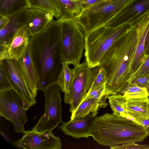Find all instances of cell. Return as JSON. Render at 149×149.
I'll list each match as a JSON object with an SVG mask.
<instances>
[{
    "mask_svg": "<svg viewBox=\"0 0 149 149\" xmlns=\"http://www.w3.org/2000/svg\"><path fill=\"white\" fill-rule=\"evenodd\" d=\"M61 23L53 20L41 32L31 36L28 44L38 79V90L57 84L63 68L61 44Z\"/></svg>",
    "mask_w": 149,
    "mask_h": 149,
    "instance_id": "1",
    "label": "cell"
},
{
    "mask_svg": "<svg viewBox=\"0 0 149 149\" xmlns=\"http://www.w3.org/2000/svg\"><path fill=\"white\" fill-rule=\"evenodd\" d=\"M137 36L136 22L112 45L100 61L99 68H104L107 73L104 95L106 98L120 93L127 83Z\"/></svg>",
    "mask_w": 149,
    "mask_h": 149,
    "instance_id": "2",
    "label": "cell"
},
{
    "mask_svg": "<svg viewBox=\"0 0 149 149\" xmlns=\"http://www.w3.org/2000/svg\"><path fill=\"white\" fill-rule=\"evenodd\" d=\"M148 136V128L113 113L97 117L90 134L94 141L111 149H125L136 142H142Z\"/></svg>",
    "mask_w": 149,
    "mask_h": 149,
    "instance_id": "3",
    "label": "cell"
},
{
    "mask_svg": "<svg viewBox=\"0 0 149 149\" xmlns=\"http://www.w3.org/2000/svg\"><path fill=\"white\" fill-rule=\"evenodd\" d=\"M61 44L63 63L75 66L80 64L85 49L86 30L75 17H60Z\"/></svg>",
    "mask_w": 149,
    "mask_h": 149,
    "instance_id": "4",
    "label": "cell"
},
{
    "mask_svg": "<svg viewBox=\"0 0 149 149\" xmlns=\"http://www.w3.org/2000/svg\"><path fill=\"white\" fill-rule=\"evenodd\" d=\"M134 24L128 22L116 27L103 26L87 34L84 56L89 67L99 66L108 50Z\"/></svg>",
    "mask_w": 149,
    "mask_h": 149,
    "instance_id": "5",
    "label": "cell"
},
{
    "mask_svg": "<svg viewBox=\"0 0 149 149\" xmlns=\"http://www.w3.org/2000/svg\"><path fill=\"white\" fill-rule=\"evenodd\" d=\"M132 0H102L84 9L75 17L88 34L105 26Z\"/></svg>",
    "mask_w": 149,
    "mask_h": 149,
    "instance_id": "6",
    "label": "cell"
},
{
    "mask_svg": "<svg viewBox=\"0 0 149 149\" xmlns=\"http://www.w3.org/2000/svg\"><path fill=\"white\" fill-rule=\"evenodd\" d=\"M69 91L64 94L65 103L72 113L80 104L91 88L98 72L99 66L91 68L85 61L74 66Z\"/></svg>",
    "mask_w": 149,
    "mask_h": 149,
    "instance_id": "7",
    "label": "cell"
},
{
    "mask_svg": "<svg viewBox=\"0 0 149 149\" xmlns=\"http://www.w3.org/2000/svg\"><path fill=\"white\" fill-rule=\"evenodd\" d=\"M29 109L14 88L0 93V116L13 124L16 133L26 131L24 126L27 121L26 111Z\"/></svg>",
    "mask_w": 149,
    "mask_h": 149,
    "instance_id": "8",
    "label": "cell"
},
{
    "mask_svg": "<svg viewBox=\"0 0 149 149\" xmlns=\"http://www.w3.org/2000/svg\"><path fill=\"white\" fill-rule=\"evenodd\" d=\"M61 91L58 85L55 84L43 91L45 98V112L32 130L38 132L52 131L59 123H63L61 117Z\"/></svg>",
    "mask_w": 149,
    "mask_h": 149,
    "instance_id": "9",
    "label": "cell"
},
{
    "mask_svg": "<svg viewBox=\"0 0 149 149\" xmlns=\"http://www.w3.org/2000/svg\"><path fill=\"white\" fill-rule=\"evenodd\" d=\"M22 138L14 143L17 147L24 149H61L62 143L58 137L52 131L38 132L32 130L23 133Z\"/></svg>",
    "mask_w": 149,
    "mask_h": 149,
    "instance_id": "10",
    "label": "cell"
},
{
    "mask_svg": "<svg viewBox=\"0 0 149 149\" xmlns=\"http://www.w3.org/2000/svg\"><path fill=\"white\" fill-rule=\"evenodd\" d=\"M3 64L14 88L30 108L36 103V98L31 92L22 72L18 61L14 59L0 60Z\"/></svg>",
    "mask_w": 149,
    "mask_h": 149,
    "instance_id": "11",
    "label": "cell"
},
{
    "mask_svg": "<svg viewBox=\"0 0 149 149\" xmlns=\"http://www.w3.org/2000/svg\"><path fill=\"white\" fill-rule=\"evenodd\" d=\"M34 10L35 8L28 7L8 16V22L3 27L0 29V48L8 45L17 32L28 24Z\"/></svg>",
    "mask_w": 149,
    "mask_h": 149,
    "instance_id": "12",
    "label": "cell"
},
{
    "mask_svg": "<svg viewBox=\"0 0 149 149\" xmlns=\"http://www.w3.org/2000/svg\"><path fill=\"white\" fill-rule=\"evenodd\" d=\"M149 11V0H132L106 25L116 27L128 22L136 23Z\"/></svg>",
    "mask_w": 149,
    "mask_h": 149,
    "instance_id": "13",
    "label": "cell"
},
{
    "mask_svg": "<svg viewBox=\"0 0 149 149\" xmlns=\"http://www.w3.org/2000/svg\"><path fill=\"white\" fill-rule=\"evenodd\" d=\"M136 24L137 40L130 65L129 77L138 69L146 57L144 49L146 38L149 29V11L136 22Z\"/></svg>",
    "mask_w": 149,
    "mask_h": 149,
    "instance_id": "14",
    "label": "cell"
},
{
    "mask_svg": "<svg viewBox=\"0 0 149 149\" xmlns=\"http://www.w3.org/2000/svg\"><path fill=\"white\" fill-rule=\"evenodd\" d=\"M31 36L27 25L20 28L8 45L0 48V60L20 58L25 51Z\"/></svg>",
    "mask_w": 149,
    "mask_h": 149,
    "instance_id": "15",
    "label": "cell"
},
{
    "mask_svg": "<svg viewBox=\"0 0 149 149\" xmlns=\"http://www.w3.org/2000/svg\"><path fill=\"white\" fill-rule=\"evenodd\" d=\"M97 117L96 116L89 114L78 120L63 122L59 128L66 135L73 137L87 138L90 136L93 123Z\"/></svg>",
    "mask_w": 149,
    "mask_h": 149,
    "instance_id": "16",
    "label": "cell"
},
{
    "mask_svg": "<svg viewBox=\"0 0 149 149\" xmlns=\"http://www.w3.org/2000/svg\"><path fill=\"white\" fill-rule=\"evenodd\" d=\"M17 60L28 88L36 98L38 90V79L32 60L28 44L23 55Z\"/></svg>",
    "mask_w": 149,
    "mask_h": 149,
    "instance_id": "17",
    "label": "cell"
},
{
    "mask_svg": "<svg viewBox=\"0 0 149 149\" xmlns=\"http://www.w3.org/2000/svg\"><path fill=\"white\" fill-rule=\"evenodd\" d=\"M106 100L104 97L101 99L91 98L83 102L71 113L70 120H78L91 113L96 116L100 109L105 108L107 105Z\"/></svg>",
    "mask_w": 149,
    "mask_h": 149,
    "instance_id": "18",
    "label": "cell"
},
{
    "mask_svg": "<svg viewBox=\"0 0 149 149\" xmlns=\"http://www.w3.org/2000/svg\"><path fill=\"white\" fill-rule=\"evenodd\" d=\"M54 17L52 14L48 11L35 8L32 17L27 24L31 36L44 30L54 20Z\"/></svg>",
    "mask_w": 149,
    "mask_h": 149,
    "instance_id": "19",
    "label": "cell"
},
{
    "mask_svg": "<svg viewBox=\"0 0 149 149\" xmlns=\"http://www.w3.org/2000/svg\"><path fill=\"white\" fill-rule=\"evenodd\" d=\"M126 110L128 116V118L132 119L135 117L149 118L148 97L126 99Z\"/></svg>",
    "mask_w": 149,
    "mask_h": 149,
    "instance_id": "20",
    "label": "cell"
},
{
    "mask_svg": "<svg viewBox=\"0 0 149 149\" xmlns=\"http://www.w3.org/2000/svg\"><path fill=\"white\" fill-rule=\"evenodd\" d=\"M59 10L60 17H75L82 10L79 1L72 0H51Z\"/></svg>",
    "mask_w": 149,
    "mask_h": 149,
    "instance_id": "21",
    "label": "cell"
},
{
    "mask_svg": "<svg viewBox=\"0 0 149 149\" xmlns=\"http://www.w3.org/2000/svg\"><path fill=\"white\" fill-rule=\"evenodd\" d=\"M28 7L27 0H0V15L9 16Z\"/></svg>",
    "mask_w": 149,
    "mask_h": 149,
    "instance_id": "22",
    "label": "cell"
},
{
    "mask_svg": "<svg viewBox=\"0 0 149 149\" xmlns=\"http://www.w3.org/2000/svg\"><path fill=\"white\" fill-rule=\"evenodd\" d=\"M111 108L114 114L128 118L126 110V99L123 95L116 93L108 97Z\"/></svg>",
    "mask_w": 149,
    "mask_h": 149,
    "instance_id": "23",
    "label": "cell"
},
{
    "mask_svg": "<svg viewBox=\"0 0 149 149\" xmlns=\"http://www.w3.org/2000/svg\"><path fill=\"white\" fill-rule=\"evenodd\" d=\"M126 99L139 98L149 96L148 89L140 87L132 82L127 83L120 93Z\"/></svg>",
    "mask_w": 149,
    "mask_h": 149,
    "instance_id": "24",
    "label": "cell"
},
{
    "mask_svg": "<svg viewBox=\"0 0 149 149\" xmlns=\"http://www.w3.org/2000/svg\"><path fill=\"white\" fill-rule=\"evenodd\" d=\"M69 64L63 63V69L58 79L57 84L64 94H67L73 75V69L69 67Z\"/></svg>",
    "mask_w": 149,
    "mask_h": 149,
    "instance_id": "25",
    "label": "cell"
},
{
    "mask_svg": "<svg viewBox=\"0 0 149 149\" xmlns=\"http://www.w3.org/2000/svg\"><path fill=\"white\" fill-rule=\"evenodd\" d=\"M30 7L37 8L51 13L57 19L60 17V12L51 0H27Z\"/></svg>",
    "mask_w": 149,
    "mask_h": 149,
    "instance_id": "26",
    "label": "cell"
},
{
    "mask_svg": "<svg viewBox=\"0 0 149 149\" xmlns=\"http://www.w3.org/2000/svg\"><path fill=\"white\" fill-rule=\"evenodd\" d=\"M14 88L2 63L0 61V93Z\"/></svg>",
    "mask_w": 149,
    "mask_h": 149,
    "instance_id": "27",
    "label": "cell"
},
{
    "mask_svg": "<svg viewBox=\"0 0 149 149\" xmlns=\"http://www.w3.org/2000/svg\"><path fill=\"white\" fill-rule=\"evenodd\" d=\"M149 72V54L136 71L127 80V82L130 83L144 74Z\"/></svg>",
    "mask_w": 149,
    "mask_h": 149,
    "instance_id": "28",
    "label": "cell"
},
{
    "mask_svg": "<svg viewBox=\"0 0 149 149\" xmlns=\"http://www.w3.org/2000/svg\"><path fill=\"white\" fill-rule=\"evenodd\" d=\"M107 72L104 68H99L97 74L88 91H91L104 84H106L107 82Z\"/></svg>",
    "mask_w": 149,
    "mask_h": 149,
    "instance_id": "29",
    "label": "cell"
},
{
    "mask_svg": "<svg viewBox=\"0 0 149 149\" xmlns=\"http://www.w3.org/2000/svg\"><path fill=\"white\" fill-rule=\"evenodd\" d=\"M106 86V84H104L91 91L88 92L81 103L90 98L101 99L104 97L103 96Z\"/></svg>",
    "mask_w": 149,
    "mask_h": 149,
    "instance_id": "30",
    "label": "cell"
},
{
    "mask_svg": "<svg viewBox=\"0 0 149 149\" xmlns=\"http://www.w3.org/2000/svg\"><path fill=\"white\" fill-rule=\"evenodd\" d=\"M131 82L147 89L149 88V72L146 73L134 80Z\"/></svg>",
    "mask_w": 149,
    "mask_h": 149,
    "instance_id": "31",
    "label": "cell"
},
{
    "mask_svg": "<svg viewBox=\"0 0 149 149\" xmlns=\"http://www.w3.org/2000/svg\"><path fill=\"white\" fill-rule=\"evenodd\" d=\"M132 119L146 128L149 127V118L142 117H135Z\"/></svg>",
    "mask_w": 149,
    "mask_h": 149,
    "instance_id": "32",
    "label": "cell"
},
{
    "mask_svg": "<svg viewBox=\"0 0 149 149\" xmlns=\"http://www.w3.org/2000/svg\"><path fill=\"white\" fill-rule=\"evenodd\" d=\"M102 0H79L83 10L89 6Z\"/></svg>",
    "mask_w": 149,
    "mask_h": 149,
    "instance_id": "33",
    "label": "cell"
},
{
    "mask_svg": "<svg viewBox=\"0 0 149 149\" xmlns=\"http://www.w3.org/2000/svg\"><path fill=\"white\" fill-rule=\"evenodd\" d=\"M144 53L146 56L149 54V29L146 38L145 45Z\"/></svg>",
    "mask_w": 149,
    "mask_h": 149,
    "instance_id": "34",
    "label": "cell"
},
{
    "mask_svg": "<svg viewBox=\"0 0 149 149\" xmlns=\"http://www.w3.org/2000/svg\"><path fill=\"white\" fill-rule=\"evenodd\" d=\"M9 21L8 16L0 15V29L3 27Z\"/></svg>",
    "mask_w": 149,
    "mask_h": 149,
    "instance_id": "35",
    "label": "cell"
},
{
    "mask_svg": "<svg viewBox=\"0 0 149 149\" xmlns=\"http://www.w3.org/2000/svg\"><path fill=\"white\" fill-rule=\"evenodd\" d=\"M0 134L3 137L4 139L8 142L10 143L11 142V140L10 137L6 134L3 132H0Z\"/></svg>",
    "mask_w": 149,
    "mask_h": 149,
    "instance_id": "36",
    "label": "cell"
}]
</instances>
